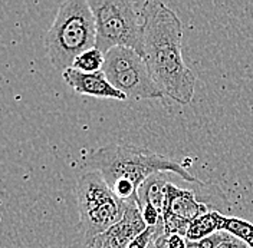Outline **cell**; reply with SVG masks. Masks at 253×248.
I'll return each instance as SVG.
<instances>
[{
    "label": "cell",
    "mask_w": 253,
    "mask_h": 248,
    "mask_svg": "<svg viewBox=\"0 0 253 248\" xmlns=\"http://www.w3.org/2000/svg\"><path fill=\"white\" fill-rule=\"evenodd\" d=\"M221 214L219 211H209L196 218L189 225L186 238L189 241H200L211 234L221 231Z\"/></svg>",
    "instance_id": "obj_11"
},
{
    "label": "cell",
    "mask_w": 253,
    "mask_h": 248,
    "mask_svg": "<svg viewBox=\"0 0 253 248\" xmlns=\"http://www.w3.org/2000/svg\"><path fill=\"white\" fill-rule=\"evenodd\" d=\"M209 211V207L199 201L193 191L169 182L163 205V225L166 233L186 237L190 224Z\"/></svg>",
    "instance_id": "obj_7"
},
{
    "label": "cell",
    "mask_w": 253,
    "mask_h": 248,
    "mask_svg": "<svg viewBox=\"0 0 253 248\" xmlns=\"http://www.w3.org/2000/svg\"><path fill=\"white\" fill-rule=\"evenodd\" d=\"M169 172H160L153 177H150L140 188L137 192V205L141 207L145 204L153 205L157 208L163 215V205H164V198H166V189L169 182L164 179V175Z\"/></svg>",
    "instance_id": "obj_10"
},
{
    "label": "cell",
    "mask_w": 253,
    "mask_h": 248,
    "mask_svg": "<svg viewBox=\"0 0 253 248\" xmlns=\"http://www.w3.org/2000/svg\"><path fill=\"white\" fill-rule=\"evenodd\" d=\"M77 200L79 225L88 247L98 235L110 230L126 214V202L112 192L104 177L96 171H88L79 177Z\"/></svg>",
    "instance_id": "obj_4"
},
{
    "label": "cell",
    "mask_w": 253,
    "mask_h": 248,
    "mask_svg": "<svg viewBox=\"0 0 253 248\" xmlns=\"http://www.w3.org/2000/svg\"><path fill=\"white\" fill-rule=\"evenodd\" d=\"M221 231L232 234L237 240L243 241L249 248H253V224L237 217L221 215Z\"/></svg>",
    "instance_id": "obj_12"
},
{
    "label": "cell",
    "mask_w": 253,
    "mask_h": 248,
    "mask_svg": "<svg viewBox=\"0 0 253 248\" xmlns=\"http://www.w3.org/2000/svg\"><path fill=\"white\" fill-rule=\"evenodd\" d=\"M84 167L99 172L110 188L124 182L138 188L153 175L169 172L178 175L187 182L203 184L177 159L160 155L134 145L110 143L88 152L84 158Z\"/></svg>",
    "instance_id": "obj_2"
},
{
    "label": "cell",
    "mask_w": 253,
    "mask_h": 248,
    "mask_svg": "<svg viewBox=\"0 0 253 248\" xmlns=\"http://www.w3.org/2000/svg\"><path fill=\"white\" fill-rule=\"evenodd\" d=\"M158 228V224L156 227H148L141 235H138L129 246L128 248H147L148 247V244H150V241L153 240V237H154V234L157 231Z\"/></svg>",
    "instance_id": "obj_15"
},
{
    "label": "cell",
    "mask_w": 253,
    "mask_h": 248,
    "mask_svg": "<svg viewBox=\"0 0 253 248\" xmlns=\"http://www.w3.org/2000/svg\"><path fill=\"white\" fill-rule=\"evenodd\" d=\"M169 237L170 234L164 231V225H163V221L158 224V228L153 240L150 241L148 247L147 248H170V243H169Z\"/></svg>",
    "instance_id": "obj_14"
},
{
    "label": "cell",
    "mask_w": 253,
    "mask_h": 248,
    "mask_svg": "<svg viewBox=\"0 0 253 248\" xmlns=\"http://www.w3.org/2000/svg\"><path fill=\"white\" fill-rule=\"evenodd\" d=\"M147 228L148 227L142 219L137 201L126 202V214L121 221H118L104 234L98 235L91 243L89 248H128Z\"/></svg>",
    "instance_id": "obj_8"
},
{
    "label": "cell",
    "mask_w": 253,
    "mask_h": 248,
    "mask_svg": "<svg viewBox=\"0 0 253 248\" xmlns=\"http://www.w3.org/2000/svg\"><path fill=\"white\" fill-rule=\"evenodd\" d=\"M217 248H249L243 241L237 240L236 237H233L232 234L221 243L220 246H217Z\"/></svg>",
    "instance_id": "obj_16"
},
{
    "label": "cell",
    "mask_w": 253,
    "mask_h": 248,
    "mask_svg": "<svg viewBox=\"0 0 253 248\" xmlns=\"http://www.w3.org/2000/svg\"><path fill=\"white\" fill-rule=\"evenodd\" d=\"M102 72L111 85L131 99H161L164 92L151 78L142 56L129 47H114L105 53Z\"/></svg>",
    "instance_id": "obj_6"
},
{
    "label": "cell",
    "mask_w": 253,
    "mask_h": 248,
    "mask_svg": "<svg viewBox=\"0 0 253 248\" xmlns=\"http://www.w3.org/2000/svg\"><path fill=\"white\" fill-rule=\"evenodd\" d=\"M105 62V53H102L99 49L92 47L84 53H81L78 58L75 59V62L72 65L74 69H77L79 72H85V73H94L99 72L104 68Z\"/></svg>",
    "instance_id": "obj_13"
},
{
    "label": "cell",
    "mask_w": 253,
    "mask_h": 248,
    "mask_svg": "<svg viewBox=\"0 0 253 248\" xmlns=\"http://www.w3.org/2000/svg\"><path fill=\"white\" fill-rule=\"evenodd\" d=\"M95 19L96 49L102 53L114 47H129L140 53L142 3L129 0H89Z\"/></svg>",
    "instance_id": "obj_5"
},
{
    "label": "cell",
    "mask_w": 253,
    "mask_h": 248,
    "mask_svg": "<svg viewBox=\"0 0 253 248\" xmlns=\"http://www.w3.org/2000/svg\"><path fill=\"white\" fill-rule=\"evenodd\" d=\"M63 80L79 95H88L94 98H105V99H118V101H126L124 93L117 91L105 76L102 71L94 72V73H85L79 72L74 68L66 69L62 72Z\"/></svg>",
    "instance_id": "obj_9"
},
{
    "label": "cell",
    "mask_w": 253,
    "mask_h": 248,
    "mask_svg": "<svg viewBox=\"0 0 253 248\" xmlns=\"http://www.w3.org/2000/svg\"><path fill=\"white\" fill-rule=\"evenodd\" d=\"M96 46L95 19L86 0L62 1L45 36L50 63L65 72L81 53Z\"/></svg>",
    "instance_id": "obj_3"
},
{
    "label": "cell",
    "mask_w": 253,
    "mask_h": 248,
    "mask_svg": "<svg viewBox=\"0 0 253 248\" xmlns=\"http://www.w3.org/2000/svg\"><path fill=\"white\" fill-rule=\"evenodd\" d=\"M140 55L164 95L189 105L194 96L196 76L181 55L183 25L163 1H144Z\"/></svg>",
    "instance_id": "obj_1"
}]
</instances>
